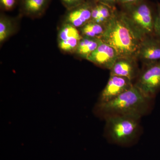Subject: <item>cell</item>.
<instances>
[{"instance_id":"cell-19","label":"cell","mask_w":160,"mask_h":160,"mask_svg":"<svg viewBox=\"0 0 160 160\" xmlns=\"http://www.w3.org/2000/svg\"><path fill=\"white\" fill-rule=\"evenodd\" d=\"M66 10L72 9L85 2L87 0H60Z\"/></svg>"},{"instance_id":"cell-18","label":"cell","mask_w":160,"mask_h":160,"mask_svg":"<svg viewBox=\"0 0 160 160\" xmlns=\"http://www.w3.org/2000/svg\"><path fill=\"white\" fill-rule=\"evenodd\" d=\"M18 0H0L1 9L9 11L14 9L17 4Z\"/></svg>"},{"instance_id":"cell-16","label":"cell","mask_w":160,"mask_h":160,"mask_svg":"<svg viewBox=\"0 0 160 160\" xmlns=\"http://www.w3.org/2000/svg\"><path fill=\"white\" fill-rule=\"evenodd\" d=\"M82 38H74L64 41H59L58 42V46L60 50L63 52L74 54Z\"/></svg>"},{"instance_id":"cell-3","label":"cell","mask_w":160,"mask_h":160,"mask_svg":"<svg viewBox=\"0 0 160 160\" xmlns=\"http://www.w3.org/2000/svg\"><path fill=\"white\" fill-rule=\"evenodd\" d=\"M122 6L123 17L141 41L154 36L156 8L154 10L144 0Z\"/></svg>"},{"instance_id":"cell-17","label":"cell","mask_w":160,"mask_h":160,"mask_svg":"<svg viewBox=\"0 0 160 160\" xmlns=\"http://www.w3.org/2000/svg\"><path fill=\"white\" fill-rule=\"evenodd\" d=\"M154 37L160 41V3L156 6V15L154 27Z\"/></svg>"},{"instance_id":"cell-7","label":"cell","mask_w":160,"mask_h":160,"mask_svg":"<svg viewBox=\"0 0 160 160\" xmlns=\"http://www.w3.org/2000/svg\"><path fill=\"white\" fill-rule=\"evenodd\" d=\"M133 85L132 81L126 78L110 75L106 86L101 92L98 103L107 102L113 99Z\"/></svg>"},{"instance_id":"cell-14","label":"cell","mask_w":160,"mask_h":160,"mask_svg":"<svg viewBox=\"0 0 160 160\" xmlns=\"http://www.w3.org/2000/svg\"><path fill=\"white\" fill-rule=\"evenodd\" d=\"M105 29V25L90 21L79 29V30L82 37L101 39Z\"/></svg>"},{"instance_id":"cell-15","label":"cell","mask_w":160,"mask_h":160,"mask_svg":"<svg viewBox=\"0 0 160 160\" xmlns=\"http://www.w3.org/2000/svg\"><path fill=\"white\" fill-rule=\"evenodd\" d=\"M79 29L67 23H62L58 32V42L70 39L82 38Z\"/></svg>"},{"instance_id":"cell-12","label":"cell","mask_w":160,"mask_h":160,"mask_svg":"<svg viewBox=\"0 0 160 160\" xmlns=\"http://www.w3.org/2000/svg\"><path fill=\"white\" fill-rule=\"evenodd\" d=\"M102 41L99 38L82 37L80 41L74 54L76 56L87 60L90 55L98 47Z\"/></svg>"},{"instance_id":"cell-11","label":"cell","mask_w":160,"mask_h":160,"mask_svg":"<svg viewBox=\"0 0 160 160\" xmlns=\"http://www.w3.org/2000/svg\"><path fill=\"white\" fill-rule=\"evenodd\" d=\"M50 0H21L22 14L32 18L41 17L49 6Z\"/></svg>"},{"instance_id":"cell-5","label":"cell","mask_w":160,"mask_h":160,"mask_svg":"<svg viewBox=\"0 0 160 160\" xmlns=\"http://www.w3.org/2000/svg\"><path fill=\"white\" fill-rule=\"evenodd\" d=\"M144 66L134 85L146 98L153 99L160 91V61Z\"/></svg>"},{"instance_id":"cell-9","label":"cell","mask_w":160,"mask_h":160,"mask_svg":"<svg viewBox=\"0 0 160 160\" xmlns=\"http://www.w3.org/2000/svg\"><path fill=\"white\" fill-rule=\"evenodd\" d=\"M118 58L115 49L102 41L87 60L101 68L110 70Z\"/></svg>"},{"instance_id":"cell-1","label":"cell","mask_w":160,"mask_h":160,"mask_svg":"<svg viewBox=\"0 0 160 160\" xmlns=\"http://www.w3.org/2000/svg\"><path fill=\"white\" fill-rule=\"evenodd\" d=\"M101 39L115 49L119 57L137 59L141 40L123 17L121 12L116 9L106 25Z\"/></svg>"},{"instance_id":"cell-10","label":"cell","mask_w":160,"mask_h":160,"mask_svg":"<svg viewBox=\"0 0 160 160\" xmlns=\"http://www.w3.org/2000/svg\"><path fill=\"white\" fill-rule=\"evenodd\" d=\"M136 58L119 57L110 69V75L126 78L132 81L136 79L140 71Z\"/></svg>"},{"instance_id":"cell-20","label":"cell","mask_w":160,"mask_h":160,"mask_svg":"<svg viewBox=\"0 0 160 160\" xmlns=\"http://www.w3.org/2000/svg\"><path fill=\"white\" fill-rule=\"evenodd\" d=\"M97 2L106 5V6L115 8V6L118 3V0H95Z\"/></svg>"},{"instance_id":"cell-8","label":"cell","mask_w":160,"mask_h":160,"mask_svg":"<svg viewBox=\"0 0 160 160\" xmlns=\"http://www.w3.org/2000/svg\"><path fill=\"white\" fill-rule=\"evenodd\" d=\"M137 59L145 65L160 61V41L155 37L146 38L142 40L137 55Z\"/></svg>"},{"instance_id":"cell-13","label":"cell","mask_w":160,"mask_h":160,"mask_svg":"<svg viewBox=\"0 0 160 160\" xmlns=\"http://www.w3.org/2000/svg\"><path fill=\"white\" fill-rule=\"evenodd\" d=\"M14 20L11 18L1 13L0 16V44H2L15 32Z\"/></svg>"},{"instance_id":"cell-6","label":"cell","mask_w":160,"mask_h":160,"mask_svg":"<svg viewBox=\"0 0 160 160\" xmlns=\"http://www.w3.org/2000/svg\"><path fill=\"white\" fill-rule=\"evenodd\" d=\"M96 2L95 0H87L74 8L67 10L63 17L62 23L80 29L91 21L92 9Z\"/></svg>"},{"instance_id":"cell-4","label":"cell","mask_w":160,"mask_h":160,"mask_svg":"<svg viewBox=\"0 0 160 160\" xmlns=\"http://www.w3.org/2000/svg\"><path fill=\"white\" fill-rule=\"evenodd\" d=\"M141 118L133 115H114L106 117V132L109 141L123 146L133 144L139 131Z\"/></svg>"},{"instance_id":"cell-21","label":"cell","mask_w":160,"mask_h":160,"mask_svg":"<svg viewBox=\"0 0 160 160\" xmlns=\"http://www.w3.org/2000/svg\"><path fill=\"white\" fill-rule=\"evenodd\" d=\"M140 0H118V3L122 6L137 2Z\"/></svg>"},{"instance_id":"cell-2","label":"cell","mask_w":160,"mask_h":160,"mask_svg":"<svg viewBox=\"0 0 160 160\" xmlns=\"http://www.w3.org/2000/svg\"><path fill=\"white\" fill-rule=\"evenodd\" d=\"M152 100L145 97L133 84L113 99L98 103V111L105 118L114 115H133L142 117L149 111Z\"/></svg>"}]
</instances>
